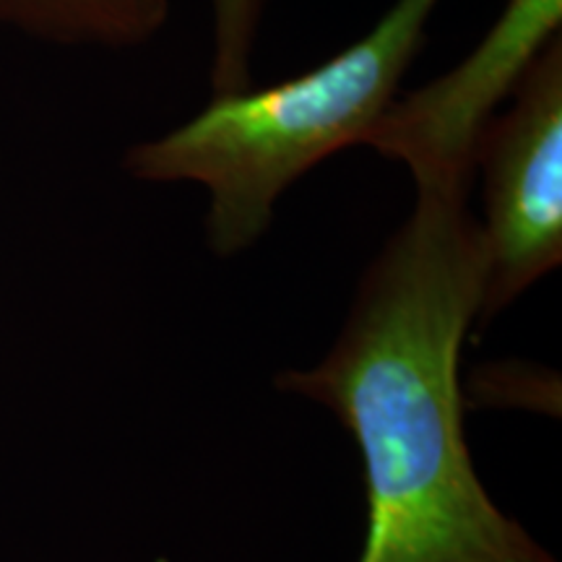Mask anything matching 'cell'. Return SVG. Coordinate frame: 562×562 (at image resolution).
I'll list each match as a JSON object with an SVG mask.
<instances>
[{
  "instance_id": "3957f363",
  "label": "cell",
  "mask_w": 562,
  "mask_h": 562,
  "mask_svg": "<svg viewBox=\"0 0 562 562\" xmlns=\"http://www.w3.org/2000/svg\"><path fill=\"white\" fill-rule=\"evenodd\" d=\"M482 243L487 258L476 331L562 263V37L547 42L480 133Z\"/></svg>"
},
{
  "instance_id": "6da1fadb",
  "label": "cell",
  "mask_w": 562,
  "mask_h": 562,
  "mask_svg": "<svg viewBox=\"0 0 562 562\" xmlns=\"http://www.w3.org/2000/svg\"><path fill=\"white\" fill-rule=\"evenodd\" d=\"M472 175H414L417 201L357 284L331 349L273 389L336 417L362 461L357 562H558L492 501L467 440L461 351L484 297Z\"/></svg>"
},
{
  "instance_id": "5b68a950",
  "label": "cell",
  "mask_w": 562,
  "mask_h": 562,
  "mask_svg": "<svg viewBox=\"0 0 562 562\" xmlns=\"http://www.w3.org/2000/svg\"><path fill=\"white\" fill-rule=\"evenodd\" d=\"M167 16L170 0H0V24L60 45L136 47Z\"/></svg>"
},
{
  "instance_id": "52a82bcc",
  "label": "cell",
  "mask_w": 562,
  "mask_h": 562,
  "mask_svg": "<svg viewBox=\"0 0 562 562\" xmlns=\"http://www.w3.org/2000/svg\"><path fill=\"white\" fill-rule=\"evenodd\" d=\"M463 404L480 406H524L531 412L560 414L558 372L529 362H492L482 364L463 381Z\"/></svg>"
},
{
  "instance_id": "7a4b0ae2",
  "label": "cell",
  "mask_w": 562,
  "mask_h": 562,
  "mask_svg": "<svg viewBox=\"0 0 562 562\" xmlns=\"http://www.w3.org/2000/svg\"><path fill=\"white\" fill-rule=\"evenodd\" d=\"M440 0H393L360 40L273 87L214 97L165 136L131 146L123 167L140 182L206 188V240L240 256L269 232L300 178L331 154L368 140L396 102Z\"/></svg>"
},
{
  "instance_id": "277c9868",
  "label": "cell",
  "mask_w": 562,
  "mask_h": 562,
  "mask_svg": "<svg viewBox=\"0 0 562 562\" xmlns=\"http://www.w3.org/2000/svg\"><path fill=\"white\" fill-rule=\"evenodd\" d=\"M562 0H508L492 32L459 68L393 102L364 140L412 175L469 172L480 133L503 97L560 32Z\"/></svg>"
},
{
  "instance_id": "8992f818",
  "label": "cell",
  "mask_w": 562,
  "mask_h": 562,
  "mask_svg": "<svg viewBox=\"0 0 562 562\" xmlns=\"http://www.w3.org/2000/svg\"><path fill=\"white\" fill-rule=\"evenodd\" d=\"M263 9L266 0H211L214 53L209 81L214 97L250 89V58Z\"/></svg>"
}]
</instances>
